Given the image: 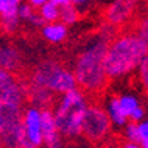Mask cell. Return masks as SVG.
I'll return each instance as SVG.
<instances>
[{
	"instance_id": "cell-20",
	"label": "cell",
	"mask_w": 148,
	"mask_h": 148,
	"mask_svg": "<svg viewBox=\"0 0 148 148\" xmlns=\"http://www.w3.org/2000/svg\"><path fill=\"white\" fill-rule=\"evenodd\" d=\"M36 14L34 12V8L30 5V3H21L19 5V9H18V15L21 19L24 21H30L33 18V15Z\"/></svg>"
},
{
	"instance_id": "cell-16",
	"label": "cell",
	"mask_w": 148,
	"mask_h": 148,
	"mask_svg": "<svg viewBox=\"0 0 148 148\" xmlns=\"http://www.w3.org/2000/svg\"><path fill=\"white\" fill-rule=\"evenodd\" d=\"M79 18H80V10L73 3L61 8V22H64L65 25H73V24H76L79 21Z\"/></svg>"
},
{
	"instance_id": "cell-1",
	"label": "cell",
	"mask_w": 148,
	"mask_h": 148,
	"mask_svg": "<svg viewBox=\"0 0 148 148\" xmlns=\"http://www.w3.org/2000/svg\"><path fill=\"white\" fill-rule=\"evenodd\" d=\"M113 39L102 31L86 40L74 59L73 71L80 89L86 93H101L110 82L107 73V53Z\"/></svg>"
},
{
	"instance_id": "cell-4",
	"label": "cell",
	"mask_w": 148,
	"mask_h": 148,
	"mask_svg": "<svg viewBox=\"0 0 148 148\" xmlns=\"http://www.w3.org/2000/svg\"><path fill=\"white\" fill-rule=\"evenodd\" d=\"M28 84L46 88L55 95H65L77 89L79 86L74 71L55 61H45L37 65L31 74Z\"/></svg>"
},
{
	"instance_id": "cell-5",
	"label": "cell",
	"mask_w": 148,
	"mask_h": 148,
	"mask_svg": "<svg viewBox=\"0 0 148 148\" xmlns=\"http://www.w3.org/2000/svg\"><path fill=\"white\" fill-rule=\"evenodd\" d=\"M28 99V84H24L14 73L0 71V108L25 111Z\"/></svg>"
},
{
	"instance_id": "cell-2",
	"label": "cell",
	"mask_w": 148,
	"mask_h": 148,
	"mask_svg": "<svg viewBox=\"0 0 148 148\" xmlns=\"http://www.w3.org/2000/svg\"><path fill=\"white\" fill-rule=\"evenodd\" d=\"M148 56V45L135 31L116 36L111 40L107 53V73L110 80L127 77L138 71Z\"/></svg>"
},
{
	"instance_id": "cell-21",
	"label": "cell",
	"mask_w": 148,
	"mask_h": 148,
	"mask_svg": "<svg viewBox=\"0 0 148 148\" xmlns=\"http://www.w3.org/2000/svg\"><path fill=\"white\" fill-rule=\"evenodd\" d=\"M145 116H147V111H145V108L141 105V107H138V108H136V110H135L133 113L130 114L129 121H133V123H141V121H144V120H145Z\"/></svg>"
},
{
	"instance_id": "cell-11",
	"label": "cell",
	"mask_w": 148,
	"mask_h": 148,
	"mask_svg": "<svg viewBox=\"0 0 148 148\" xmlns=\"http://www.w3.org/2000/svg\"><path fill=\"white\" fill-rule=\"evenodd\" d=\"M0 65L2 70L15 74L21 68V52L15 46L5 45L0 51Z\"/></svg>"
},
{
	"instance_id": "cell-12",
	"label": "cell",
	"mask_w": 148,
	"mask_h": 148,
	"mask_svg": "<svg viewBox=\"0 0 148 148\" xmlns=\"http://www.w3.org/2000/svg\"><path fill=\"white\" fill-rule=\"evenodd\" d=\"M105 110H107V113L110 116V120L111 123H113V126L116 127H125L127 125V120L129 117L125 114V111H123L120 102H119V96H110L107 98V101H105Z\"/></svg>"
},
{
	"instance_id": "cell-8",
	"label": "cell",
	"mask_w": 148,
	"mask_h": 148,
	"mask_svg": "<svg viewBox=\"0 0 148 148\" xmlns=\"http://www.w3.org/2000/svg\"><path fill=\"white\" fill-rule=\"evenodd\" d=\"M138 0H113L105 10V19L113 27H119L126 24L132 16Z\"/></svg>"
},
{
	"instance_id": "cell-17",
	"label": "cell",
	"mask_w": 148,
	"mask_h": 148,
	"mask_svg": "<svg viewBox=\"0 0 148 148\" xmlns=\"http://www.w3.org/2000/svg\"><path fill=\"white\" fill-rule=\"evenodd\" d=\"M123 136H125V141H127V142L141 144V135H139V129H138V123L129 121L123 127Z\"/></svg>"
},
{
	"instance_id": "cell-13",
	"label": "cell",
	"mask_w": 148,
	"mask_h": 148,
	"mask_svg": "<svg viewBox=\"0 0 148 148\" xmlns=\"http://www.w3.org/2000/svg\"><path fill=\"white\" fill-rule=\"evenodd\" d=\"M42 36L43 39L47 40L49 43H61L67 39L68 36V27L64 22H52V24H46L42 28Z\"/></svg>"
},
{
	"instance_id": "cell-26",
	"label": "cell",
	"mask_w": 148,
	"mask_h": 148,
	"mask_svg": "<svg viewBox=\"0 0 148 148\" xmlns=\"http://www.w3.org/2000/svg\"><path fill=\"white\" fill-rule=\"evenodd\" d=\"M15 148H39V147H36V145H33V144H30L27 139H24L21 144H18Z\"/></svg>"
},
{
	"instance_id": "cell-18",
	"label": "cell",
	"mask_w": 148,
	"mask_h": 148,
	"mask_svg": "<svg viewBox=\"0 0 148 148\" xmlns=\"http://www.w3.org/2000/svg\"><path fill=\"white\" fill-rule=\"evenodd\" d=\"M138 80H139V84H141L142 90L148 96V56L145 58V61L138 68Z\"/></svg>"
},
{
	"instance_id": "cell-15",
	"label": "cell",
	"mask_w": 148,
	"mask_h": 148,
	"mask_svg": "<svg viewBox=\"0 0 148 148\" xmlns=\"http://www.w3.org/2000/svg\"><path fill=\"white\" fill-rule=\"evenodd\" d=\"M39 14L45 19L46 24H52V22L61 21V8L56 6L55 3H52L51 0L39 9Z\"/></svg>"
},
{
	"instance_id": "cell-3",
	"label": "cell",
	"mask_w": 148,
	"mask_h": 148,
	"mask_svg": "<svg viewBox=\"0 0 148 148\" xmlns=\"http://www.w3.org/2000/svg\"><path fill=\"white\" fill-rule=\"evenodd\" d=\"M89 105L86 92L79 88L61 95L59 101L55 104L53 113L64 138L74 139L83 136V121Z\"/></svg>"
},
{
	"instance_id": "cell-29",
	"label": "cell",
	"mask_w": 148,
	"mask_h": 148,
	"mask_svg": "<svg viewBox=\"0 0 148 148\" xmlns=\"http://www.w3.org/2000/svg\"><path fill=\"white\" fill-rule=\"evenodd\" d=\"M141 145H142V148H148V139L142 141V142H141Z\"/></svg>"
},
{
	"instance_id": "cell-19",
	"label": "cell",
	"mask_w": 148,
	"mask_h": 148,
	"mask_svg": "<svg viewBox=\"0 0 148 148\" xmlns=\"http://www.w3.org/2000/svg\"><path fill=\"white\" fill-rule=\"evenodd\" d=\"M135 33H136L141 39L148 45V15L142 16L138 22H136V27H135Z\"/></svg>"
},
{
	"instance_id": "cell-31",
	"label": "cell",
	"mask_w": 148,
	"mask_h": 148,
	"mask_svg": "<svg viewBox=\"0 0 148 148\" xmlns=\"http://www.w3.org/2000/svg\"><path fill=\"white\" fill-rule=\"evenodd\" d=\"M45 148H46V147H45Z\"/></svg>"
},
{
	"instance_id": "cell-6",
	"label": "cell",
	"mask_w": 148,
	"mask_h": 148,
	"mask_svg": "<svg viewBox=\"0 0 148 148\" xmlns=\"http://www.w3.org/2000/svg\"><path fill=\"white\" fill-rule=\"evenodd\" d=\"M111 126L113 123L105 107L99 104H90L83 121V136L93 144L102 142L111 133Z\"/></svg>"
},
{
	"instance_id": "cell-7",
	"label": "cell",
	"mask_w": 148,
	"mask_h": 148,
	"mask_svg": "<svg viewBox=\"0 0 148 148\" xmlns=\"http://www.w3.org/2000/svg\"><path fill=\"white\" fill-rule=\"evenodd\" d=\"M24 132H25V139L30 144L39 148L45 145L42 108L34 105L25 108V111H24Z\"/></svg>"
},
{
	"instance_id": "cell-24",
	"label": "cell",
	"mask_w": 148,
	"mask_h": 148,
	"mask_svg": "<svg viewBox=\"0 0 148 148\" xmlns=\"http://www.w3.org/2000/svg\"><path fill=\"white\" fill-rule=\"evenodd\" d=\"M49 0H27V3H30L34 9H40L43 5H46Z\"/></svg>"
},
{
	"instance_id": "cell-27",
	"label": "cell",
	"mask_w": 148,
	"mask_h": 148,
	"mask_svg": "<svg viewBox=\"0 0 148 148\" xmlns=\"http://www.w3.org/2000/svg\"><path fill=\"white\" fill-rule=\"evenodd\" d=\"M51 2L55 3L56 6H59V8H64V6H67V5L71 3V0H51Z\"/></svg>"
},
{
	"instance_id": "cell-14",
	"label": "cell",
	"mask_w": 148,
	"mask_h": 148,
	"mask_svg": "<svg viewBox=\"0 0 148 148\" xmlns=\"http://www.w3.org/2000/svg\"><path fill=\"white\" fill-rule=\"evenodd\" d=\"M119 102H120L123 111H125V114L127 117H130V114L133 113V111L136 110L138 107H141L139 98L135 93H130V92H125V93L119 95Z\"/></svg>"
},
{
	"instance_id": "cell-30",
	"label": "cell",
	"mask_w": 148,
	"mask_h": 148,
	"mask_svg": "<svg viewBox=\"0 0 148 148\" xmlns=\"http://www.w3.org/2000/svg\"><path fill=\"white\" fill-rule=\"evenodd\" d=\"M14 3H16V5H21V3H24V0H12Z\"/></svg>"
},
{
	"instance_id": "cell-22",
	"label": "cell",
	"mask_w": 148,
	"mask_h": 148,
	"mask_svg": "<svg viewBox=\"0 0 148 148\" xmlns=\"http://www.w3.org/2000/svg\"><path fill=\"white\" fill-rule=\"evenodd\" d=\"M138 129H139V135H141V142L148 139V120L138 123Z\"/></svg>"
},
{
	"instance_id": "cell-9",
	"label": "cell",
	"mask_w": 148,
	"mask_h": 148,
	"mask_svg": "<svg viewBox=\"0 0 148 148\" xmlns=\"http://www.w3.org/2000/svg\"><path fill=\"white\" fill-rule=\"evenodd\" d=\"M42 119H43V138L46 148H62V133L59 130L58 121L55 117L53 110L43 108L42 110Z\"/></svg>"
},
{
	"instance_id": "cell-23",
	"label": "cell",
	"mask_w": 148,
	"mask_h": 148,
	"mask_svg": "<svg viewBox=\"0 0 148 148\" xmlns=\"http://www.w3.org/2000/svg\"><path fill=\"white\" fill-rule=\"evenodd\" d=\"M30 24H31V25L33 27H40V28H43L45 25H46V22H45V19L40 16V14H39V12H37V14H34L33 15V18L28 21Z\"/></svg>"
},
{
	"instance_id": "cell-10",
	"label": "cell",
	"mask_w": 148,
	"mask_h": 148,
	"mask_svg": "<svg viewBox=\"0 0 148 148\" xmlns=\"http://www.w3.org/2000/svg\"><path fill=\"white\" fill-rule=\"evenodd\" d=\"M19 5L14 3L12 0H0V14L3 21V30L8 34L15 33L19 28V15H18Z\"/></svg>"
},
{
	"instance_id": "cell-28",
	"label": "cell",
	"mask_w": 148,
	"mask_h": 148,
	"mask_svg": "<svg viewBox=\"0 0 148 148\" xmlns=\"http://www.w3.org/2000/svg\"><path fill=\"white\" fill-rule=\"evenodd\" d=\"M71 3L74 6H77V8H83L89 3V0H71Z\"/></svg>"
},
{
	"instance_id": "cell-25",
	"label": "cell",
	"mask_w": 148,
	"mask_h": 148,
	"mask_svg": "<svg viewBox=\"0 0 148 148\" xmlns=\"http://www.w3.org/2000/svg\"><path fill=\"white\" fill-rule=\"evenodd\" d=\"M120 148H142V145L141 144H136V142H127V141H125V142L121 144Z\"/></svg>"
}]
</instances>
